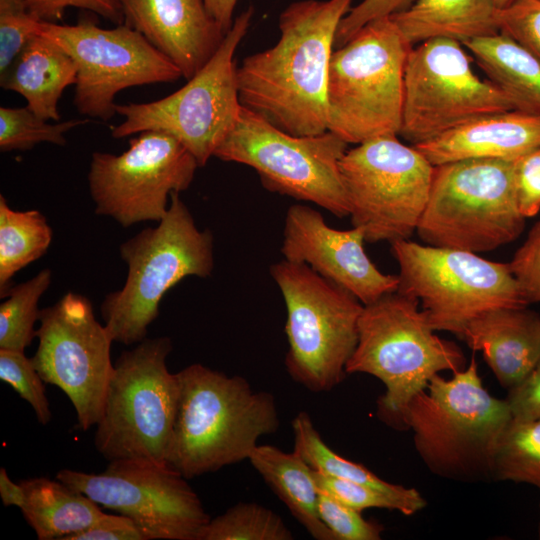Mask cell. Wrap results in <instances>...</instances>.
<instances>
[{
  "label": "cell",
  "instance_id": "obj_1",
  "mask_svg": "<svg viewBox=\"0 0 540 540\" xmlns=\"http://www.w3.org/2000/svg\"><path fill=\"white\" fill-rule=\"evenodd\" d=\"M352 0H302L279 16L280 38L237 67L241 104L284 132L327 129V82L335 35Z\"/></svg>",
  "mask_w": 540,
  "mask_h": 540
},
{
  "label": "cell",
  "instance_id": "obj_2",
  "mask_svg": "<svg viewBox=\"0 0 540 540\" xmlns=\"http://www.w3.org/2000/svg\"><path fill=\"white\" fill-rule=\"evenodd\" d=\"M177 376L178 404L166 464L186 479L249 459L259 438L278 430L274 396L253 390L244 377L199 363Z\"/></svg>",
  "mask_w": 540,
  "mask_h": 540
},
{
  "label": "cell",
  "instance_id": "obj_3",
  "mask_svg": "<svg viewBox=\"0 0 540 540\" xmlns=\"http://www.w3.org/2000/svg\"><path fill=\"white\" fill-rule=\"evenodd\" d=\"M512 419L506 399L483 386L474 358L446 379L439 374L415 395L404 414L415 450L431 473L467 483L493 480L498 440Z\"/></svg>",
  "mask_w": 540,
  "mask_h": 540
},
{
  "label": "cell",
  "instance_id": "obj_4",
  "mask_svg": "<svg viewBox=\"0 0 540 540\" xmlns=\"http://www.w3.org/2000/svg\"><path fill=\"white\" fill-rule=\"evenodd\" d=\"M419 305L397 291L364 305L357 346L346 365L347 374L366 373L385 385L377 416L398 430H405L403 414L412 398L435 375L463 369L466 362L458 345L434 333Z\"/></svg>",
  "mask_w": 540,
  "mask_h": 540
},
{
  "label": "cell",
  "instance_id": "obj_5",
  "mask_svg": "<svg viewBox=\"0 0 540 540\" xmlns=\"http://www.w3.org/2000/svg\"><path fill=\"white\" fill-rule=\"evenodd\" d=\"M128 266L123 287L101 304L104 325L113 341L138 344L158 317L165 293L188 276L206 278L214 268V238L200 230L180 193L156 227H148L120 246Z\"/></svg>",
  "mask_w": 540,
  "mask_h": 540
},
{
  "label": "cell",
  "instance_id": "obj_6",
  "mask_svg": "<svg viewBox=\"0 0 540 540\" xmlns=\"http://www.w3.org/2000/svg\"><path fill=\"white\" fill-rule=\"evenodd\" d=\"M412 48L394 21L383 17L334 49L326 94L328 131L348 144L398 135Z\"/></svg>",
  "mask_w": 540,
  "mask_h": 540
},
{
  "label": "cell",
  "instance_id": "obj_7",
  "mask_svg": "<svg viewBox=\"0 0 540 540\" xmlns=\"http://www.w3.org/2000/svg\"><path fill=\"white\" fill-rule=\"evenodd\" d=\"M171 351L169 337L145 338L114 363L94 435L96 450L108 462L167 466L179 395L177 373L167 367Z\"/></svg>",
  "mask_w": 540,
  "mask_h": 540
},
{
  "label": "cell",
  "instance_id": "obj_8",
  "mask_svg": "<svg viewBox=\"0 0 540 540\" xmlns=\"http://www.w3.org/2000/svg\"><path fill=\"white\" fill-rule=\"evenodd\" d=\"M525 219L516 201L514 161L464 159L434 166L416 231L427 245L481 253L517 239Z\"/></svg>",
  "mask_w": 540,
  "mask_h": 540
},
{
  "label": "cell",
  "instance_id": "obj_9",
  "mask_svg": "<svg viewBox=\"0 0 540 540\" xmlns=\"http://www.w3.org/2000/svg\"><path fill=\"white\" fill-rule=\"evenodd\" d=\"M270 274L287 311L286 371L311 392L331 391L347 374L364 305L305 264L283 259L271 266Z\"/></svg>",
  "mask_w": 540,
  "mask_h": 540
},
{
  "label": "cell",
  "instance_id": "obj_10",
  "mask_svg": "<svg viewBox=\"0 0 540 540\" xmlns=\"http://www.w3.org/2000/svg\"><path fill=\"white\" fill-rule=\"evenodd\" d=\"M253 14L249 6L234 19L215 54L179 90L151 102L117 104L116 112L124 120L112 129V136L164 132L177 139L199 167L205 166L235 126L242 107L234 54Z\"/></svg>",
  "mask_w": 540,
  "mask_h": 540
},
{
  "label": "cell",
  "instance_id": "obj_11",
  "mask_svg": "<svg viewBox=\"0 0 540 540\" xmlns=\"http://www.w3.org/2000/svg\"><path fill=\"white\" fill-rule=\"evenodd\" d=\"M347 147L330 131L311 136L284 132L242 105L235 126L214 157L253 168L270 191L345 217L349 204L340 161Z\"/></svg>",
  "mask_w": 540,
  "mask_h": 540
},
{
  "label": "cell",
  "instance_id": "obj_12",
  "mask_svg": "<svg viewBox=\"0 0 540 540\" xmlns=\"http://www.w3.org/2000/svg\"><path fill=\"white\" fill-rule=\"evenodd\" d=\"M390 244L399 266L397 292L419 301L434 331L461 338L468 323L485 311L527 306L508 263L409 239Z\"/></svg>",
  "mask_w": 540,
  "mask_h": 540
},
{
  "label": "cell",
  "instance_id": "obj_13",
  "mask_svg": "<svg viewBox=\"0 0 540 540\" xmlns=\"http://www.w3.org/2000/svg\"><path fill=\"white\" fill-rule=\"evenodd\" d=\"M352 226L370 243L409 239L417 230L434 166L397 135L357 144L340 161Z\"/></svg>",
  "mask_w": 540,
  "mask_h": 540
},
{
  "label": "cell",
  "instance_id": "obj_14",
  "mask_svg": "<svg viewBox=\"0 0 540 540\" xmlns=\"http://www.w3.org/2000/svg\"><path fill=\"white\" fill-rule=\"evenodd\" d=\"M510 110H516L513 99L474 73L462 43L435 38L411 49L399 135L413 146L476 118Z\"/></svg>",
  "mask_w": 540,
  "mask_h": 540
},
{
  "label": "cell",
  "instance_id": "obj_15",
  "mask_svg": "<svg viewBox=\"0 0 540 540\" xmlns=\"http://www.w3.org/2000/svg\"><path fill=\"white\" fill-rule=\"evenodd\" d=\"M34 34L54 41L74 61L73 103L84 116L108 121L117 114L114 100L121 90L182 77L169 58L126 24L104 29L89 19L75 25L38 21Z\"/></svg>",
  "mask_w": 540,
  "mask_h": 540
},
{
  "label": "cell",
  "instance_id": "obj_16",
  "mask_svg": "<svg viewBox=\"0 0 540 540\" xmlns=\"http://www.w3.org/2000/svg\"><path fill=\"white\" fill-rule=\"evenodd\" d=\"M38 347L32 362L46 384L61 389L71 401L77 427L89 430L99 422L114 364L113 339L96 319L85 296L67 292L40 310Z\"/></svg>",
  "mask_w": 540,
  "mask_h": 540
},
{
  "label": "cell",
  "instance_id": "obj_17",
  "mask_svg": "<svg viewBox=\"0 0 540 540\" xmlns=\"http://www.w3.org/2000/svg\"><path fill=\"white\" fill-rule=\"evenodd\" d=\"M198 167L177 139L160 131L139 133L119 155L94 152L88 183L95 213L123 227L159 222L168 198L189 188Z\"/></svg>",
  "mask_w": 540,
  "mask_h": 540
},
{
  "label": "cell",
  "instance_id": "obj_18",
  "mask_svg": "<svg viewBox=\"0 0 540 540\" xmlns=\"http://www.w3.org/2000/svg\"><path fill=\"white\" fill-rule=\"evenodd\" d=\"M56 478L132 519L146 540H197L210 520L188 479L167 466L123 459L98 474L62 469Z\"/></svg>",
  "mask_w": 540,
  "mask_h": 540
},
{
  "label": "cell",
  "instance_id": "obj_19",
  "mask_svg": "<svg viewBox=\"0 0 540 540\" xmlns=\"http://www.w3.org/2000/svg\"><path fill=\"white\" fill-rule=\"evenodd\" d=\"M364 241L360 228L334 229L314 208L294 204L286 212L281 253L285 260L309 266L367 305L397 291L399 278L375 266Z\"/></svg>",
  "mask_w": 540,
  "mask_h": 540
},
{
  "label": "cell",
  "instance_id": "obj_20",
  "mask_svg": "<svg viewBox=\"0 0 540 540\" xmlns=\"http://www.w3.org/2000/svg\"><path fill=\"white\" fill-rule=\"evenodd\" d=\"M124 24L169 58L185 79L215 54L225 33L204 0H117Z\"/></svg>",
  "mask_w": 540,
  "mask_h": 540
},
{
  "label": "cell",
  "instance_id": "obj_21",
  "mask_svg": "<svg viewBox=\"0 0 540 540\" xmlns=\"http://www.w3.org/2000/svg\"><path fill=\"white\" fill-rule=\"evenodd\" d=\"M461 339L482 352L509 391L528 377L540 357V315L527 306L493 308L470 321Z\"/></svg>",
  "mask_w": 540,
  "mask_h": 540
},
{
  "label": "cell",
  "instance_id": "obj_22",
  "mask_svg": "<svg viewBox=\"0 0 540 540\" xmlns=\"http://www.w3.org/2000/svg\"><path fill=\"white\" fill-rule=\"evenodd\" d=\"M414 146L433 166L464 159L515 161L540 148V115L493 113Z\"/></svg>",
  "mask_w": 540,
  "mask_h": 540
},
{
  "label": "cell",
  "instance_id": "obj_23",
  "mask_svg": "<svg viewBox=\"0 0 540 540\" xmlns=\"http://www.w3.org/2000/svg\"><path fill=\"white\" fill-rule=\"evenodd\" d=\"M76 79L72 58L54 41L33 34L0 75V84L3 89L22 95L27 107L39 118L59 121L58 101Z\"/></svg>",
  "mask_w": 540,
  "mask_h": 540
},
{
  "label": "cell",
  "instance_id": "obj_24",
  "mask_svg": "<svg viewBox=\"0 0 540 540\" xmlns=\"http://www.w3.org/2000/svg\"><path fill=\"white\" fill-rule=\"evenodd\" d=\"M494 0H415L389 16L413 46L446 38L462 44L499 33Z\"/></svg>",
  "mask_w": 540,
  "mask_h": 540
},
{
  "label": "cell",
  "instance_id": "obj_25",
  "mask_svg": "<svg viewBox=\"0 0 540 540\" xmlns=\"http://www.w3.org/2000/svg\"><path fill=\"white\" fill-rule=\"evenodd\" d=\"M19 483L25 494L22 514L39 540H64L105 514L97 503L57 478L35 477Z\"/></svg>",
  "mask_w": 540,
  "mask_h": 540
},
{
  "label": "cell",
  "instance_id": "obj_26",
  "mask_svg": "<svg viewBox=\"0 0 540 540\" xmlns=\"http://www.w3.org/2000/svg\"><path fill=\"white\" fill-rule=\"evenodd\" d=\"M248 460L308 534L316 540H336L320 518L313 469L302 458L272 445H257Z\"/></svg>",
  "mask_w": 540,
  "mask_h": 540
},
{
  "label": "cell",
  "instance_id": "obj_27",
  "mask_svg": "<svg viewBox=\"0 0 540 540\" xmlns=\"http://www.w3.org/2000/svg\"><path fill=\"white\" fill-rule=\"evenodd\" d=\"M516 110L540 115V60L502 33L463 44Z\"/></svg>",
  "mask_w": 540,
  "mask_h": 540
},
{
  "label": "cell",
  "instance_id": "obj_28",
  "mask_svg": "<svg viewBox=\"0 0 540 540\" xmlns=\"http://www.w3.org/2000/svg\"><path fill=\"white\" fill-rule=\"evenodd\" d=\"M292 430L293 452L313 470L378 489L402 503L406 516L426 507L427 502L417 489L386 482L365 466L334 452L321 438L308 413L301 411L294 417Z\"/></svg>",
  "mask_w": 540,
  "mask_h": 540
},
{
  "label": "cell",
  "instance_id": "obj_29",
  "mask_svg": "<svg viewBox=\"0 0 540 540\" xmlns=\"http://www.w3.org/2000/svg\"><path fill=\"white\" fill-rule=\"evenodd\" d=\"M53 232L38 210L16 211L0 195V294L10 288L13 276L43 256Z\"/></svg>",
  "mask_w": 540,
  "mask_h": 540
},
{
  "label": "cell",
  "instance_id": "obj_30",
  "mask_svg": "<svg viewBox=\"0 0 540 540\" xmlns=\"http://www.w3.org/2000/svg\"><path fill=\"white\" fill-rule=\"evenodd\" d=\"M493 481L527 483L540 491V417H512L496 446Z\"/></svg>",
  "mask_w": 540,
  "mask_h": 540
},
{
  "label": "cell",
  "instance_id": "obj_31",
  "mask_svg": "<svg viewBox=\"0 0 540 540\" xmlns=\"http://www.w3.org/2000/svg\"><path fill=\"white\" fill-rule=\"evenodd\" d=\"M52 272L46 268L31 279L10 287L0 304V349L24 352L36 337L38 302L48 289Z\"/></svg>",
  "mask_w": 540,
  "mask_h": 540
},
{
  "label": "cell",
  "instance_id": "obj_32",
  "mask_svg": "<svg viewBox=\"0 0 540 540\" xmlns=\"http://www.w3.org/2000/svg\"><path fill=\"white\" fill-rule=\"evenodd\" d=\"M292 532L271 509L255 502H240L211 519L197 540H292Z\"/></svg>",
  "mask_w": 540,
  "mask_h": 540
},
{
  "label": "cell",
  "instance_id": "obj_33",
  "mask_svg": "<svg viewBox=\"0 0 540 540\" xmlns=\"http://www.w3.org/2000/svg\"><path fill=\"white\" fill-rule=\"evenodd\" d=\"M87 122L88 119H73L50 124L27 106L0 107V150L24 151L41 142L63 146L66 144L65 133Z\"/></svg>",
  "mask_w": 540,
  "mask_h": 540
},
{
  "label": "cell",
  "instance_id": "obj_34",
  "mask_svg": "<svg viewBox=\"0 0 540 540\" xmlns=\"http://www.w3.org/2000/svg\"><path fill=\"white\" fill-rule=\"evenodd\" d=\"M0 379L31 406L40 424L50 422L52 413L46 396V383L31 358L21 351L0 349Z\"/></svg>",
  "mask_w": 540,
  "mask_h": 540
},
{
  "label": "cell",
  "instance_id": "obj_35",
  "mask_svg": "<svg viewBox=\"0 0 540 540\" xmlns=\"http://www.w3.org/2000/svg\"><path fill=\"white\" fill-rule=\"evenodd\" d=\"M496 23L499 33L540 60V0H514L498 8Z\"/></svg>",
  "mask_w": 540,
  "mask_h": 540
},
{
  "label": "cell",
  "instance_id": "obj_36",
  "mask_svg": "<svg viewBox=\"0 0 540 540\" xmlns=\"http://www.w3.org/2000/svg\"><path fill=\"white\" fill-rule=\"evenodd\" d=\"M319 491L318 512L336 540H380L383 526L366 520L361 512Z\"/></svg>",
  "mask_w": 540,
  "mask_h": 540
},
{
  "label": "cell",
  "instance_id": "obj_37",
  "mask_svg": "<svg viewBox=\"0 0 540 540\" xmlns=\"http://www.w3.org/2000/svg\"><path fill=\"white\" fill-rule=\"evenodd\" d=\"M317 488L341 503L362 512L368 508L397 510L406 515L402 503L388 494L358 482L332 477L313 470Z\"/></svg>",
  "mask_w": 540,
  "mask_h": 540
},
{
  "label": "cell",
  "instance_id": "obj_38",
  "mask_svg": "<svg viewBox=\"0 0 540 540\" xmlns=\"http://www.w3.org/2000/svg\"><path fill=\"white\" fill-rule=\"evenodd\" d=\"M37 22L23 0H0V75L34 34Z\"/></svg>",
  "mask_w": 540,
  "mask_h": 540
},
{
  "label": "cell",
  "instance_id": "obj_39",
  "mask_svg": "<svg viewBox=\"0 0 540 540\" xmlns=\"http://www.w3.org/2000/svg\"><path fill=\"white\" fill-rule=\"evenodd\" d=\"M508 264L526 304L540 302V221Z\"/></svg>",
  "mask_w": 540,
  "mask_h": 540
},
{
  "label": "cell",
  "instance_id": "obj_40",
  "mask_svg": "<svg viewBox=\"0 0 540 540\" xmlns=\"http://www.w3.org/2000/svg\"><path fill=\"white\" fill-rule=\"evenodd\" d=\"M29 14L41 22L57 23L65 9L76 7L94 12L116 25L124 24V16L117 0H23Z\"/></svg>",
  "mask_w": 540,
  "mask_h": 540
},
{
  "label": "cell",
  "instance_id": "obj_41",
  "mask_svg": "<svg viewBox=\"0 0 540 540\" xmlns=\"http://www.w3.org/2000/svg\"><path fill=\"white\" fill-rule=\"evenodd\" d=\"M415 0H363L351 7L339 23L334 48L344 45L367 23L407 9Z\"/></svg>",
  "mask_w": 540,
  "mask_h": 540
},
{
  "label": "cell",
  "instance_id": "obj_42",
  "mask_svg": "<svg viewBox=\"0 0 540 540\" xmlns=\"http://www.w3.org/2000/svg\"><path fill=\"white\" fill-rule=\"evenodd\" d=\"M516 201L525 218L540 211V148L514 161Z\"/></svg>",
  "mask_w": 540,
  "mask_h": 540
},
{
  "label": "cell",
  "instance_id": "obj_43",
  "mask_svg": "<svg viewBox=\"0 0 540 540\" xmlns=\"http://www.w3.org/2000/svg\"><path fill=\"white\" fill-rule=\"evenodd\" d=\"M64 540H146V537L129 517L105 513L89 528Z\"/></svg>",
  "mask_w": 540,
  "mask_h": 540
},
{
  "label": "cell",
  "instance_id": "obj_44",
  "mask_svg": "<svg viewBox=\"0 0 540 540\" xmlns=\"http://www.w3.org/2000/svg\"><path fill=\"white\" fill-rule=\"evenodd\" d=\"M505 399L513 418L540 417V357L528 377L520 385L509 390Z\"/></svg>",
  "mask_w": 540,
  "mask_h": 540
},
{
  "label": "cell",
  "instance_id": "obj_45",
  "mask_svg": "<svg viewBox=\"0 0 540 540\" xmlns=\"http://www.w3.org/2000/svg\"><path fill=\"white\" fill-rule=\"evenodd\" d=\"M237 2L238 0H204L207 11L225 34L233 25V14Z\"/></svg>",
  "mask_w": 540,
  "mask_h": 540
},
{
  "label": "cell",
  "instance_id": "obj_46",
  "mask_svg": "<svg viewBox=\"0 0 540 540\" xmlns=\"http://www.w3.org/2000/svg\"><path fill=\"white\" fill-rule=\"evenodd\" d=\"M0 497L4 506H16L19 509L25 500L23 487L19 482L11 480L4 467L0 468Z\"/></svg>",
  "mask_w": 540,
  "mask_h": 540
},
{
  "label": "cell",
  "instance_id": "obj_47",
  "mask_svg": "<svg viewBox=\"0 0 540 540\" xmlns=\"http://www.w3.org/2000/svg\"><path fill=\"white\" fill-rule=\"evenodd\" d=\"M497 8H503L511 4L514 0H494Z\"/></svg>",
  "mask_w": 540,
  "mask_h": 540
},
{
  "label": "cell",
  "instance_id": "obj_48",
  "mask_svg": "<svg viewBox=\"0 0 540 540\" xmlns=\"http://www.w3.org/2000/svg\"><path fill=\"white\" fill-rule=\"evenodd\" d=\"M538 538L540 539V504H539V524H538Z\"/></svg>",
  "mask_w": 540,
  "mask_h": 540
}]
</instances>
